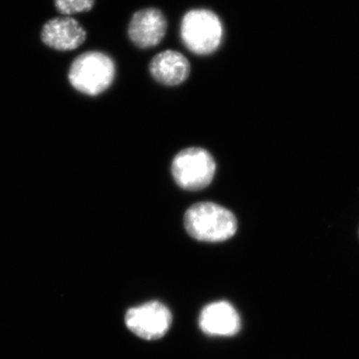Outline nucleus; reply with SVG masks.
Returning a JSON list of instances; mask_svg holds the SVG:
<instances>
[{
	"mask_svg": "<svg viewBox=\"0 0 359 359\" xmlns=\"http://www.w3.org/2000/svg\"><path fill=\"white\" fill-rule=\"evenodd\" d=\"M184 223L189 235L200 242H224L238 230L235 215L212 202L197 203L189 208Z\"/></svg>",
	"mask_w": 359,
	"mask_h": 359,
	"instance_id": "nucleus-1",
	"label": "nucleus"
},
{
	"mask_svg": "<svg viewBox=\"0 0 359 359\" xmlns=\"http://www.w3.org/2000/svg\"><path fill=\"white\" fill-rule=\"evenodd\" d=\"M115 77L112 59L102 52L90 51L78 56L70 66L68 79L77 91L96 96L109 88Z\"/></svg>",
	"mask_w": 359,
	"mask_h": 359,
	"instance_id": "nucleus-2",
	"label": "nucleus"
},
{
	"mask_svg": "<svg viewBox=\"0 0 359 359\" xmlns=\"http://www.w3.org/2000/svg\"><path fill=\"white\" fill-rule=\"evenodd\" d=\"M223 25L216 13L208 9H194L181 23V37L189 50L208 55L219 48L223 39Z\"/></svg>",
	"mask_w": 359,
	"mask_h": 359,
	"instance_id": "nucleus-3",
	"label": "nucleus"
},
{
	"mask_svg": "<svg viewBox=\"0 0 359 359\" xmlns=\"http://www.w3.org/2000/svg\"><path fill=\"white\" fill-rule=\"evenodd\" d=\"M171 171L175 182L182 189L199 191L212 183L216 174V162L205 149L188 148L174 158Z\"/></svg>",
	"mask_w": 359,
	"mask_h": 359,
	"instance_id": "nucleus-4",
	"label": "nucleus"
},
{
	"mask_svg": "<svg viewBox=\"0 0 359 359\" xmlns=\"http://www.w3.org/2000/svg\"><path fill=\"white\" fill-rule=\"evenodd\" d=\"M171 311L160 302H149L128 309L126 327L137 337L146 340L162 339L172 325Z\"/></svg>",
	"mask_w": 359,
	"mask_h": 359,
	"instance_id": "nucleus-5",
	"label": "nucleus"
},
{
	"mask_svg": "<svg viewBox=\"0 0 359 359\" xmlns=\"http://www.w3.org/2000/svg\"><path fill=\"white\" fill-rule=\"evenodd\" d=\"M167 32V20L157 8L137 11L130 21V39L140 48H151L162 41Z\"/></svg>",
	"mask_w": 359,
	"mask_h": 359,
	"instance_id": "nucleus-6",
	"label": "nucleus"
},
{
	"mask_svg": "<svg viewBox=\"0 0 359 359\" xmlns=\"http://www.w3.org/2000/svg\"><path fill=\"white\" fill-rule=\"evenodd\" d=\"M86 36L84 28L71 16L52 18L41 29L42 42L59 51L74 50L84 43Z\"/></svg>",
	"mask_w": 359,
	"mask_h": 359,
	"instance_id": "nucleus-7",
	"label": "nucleus"
},
{
	"mask_svg": "<svg viewBox=\"0 0 359 359\" xmlns=\"http://www.w3.org/2000/svg\"><path fill=\"white\" fill-rule=\"evenodd\" d=\"M199 325L202 332L212 337H233L241 330V318L230 302H212L203 309Z\"/></svg>",
	"mask_w": 359,
	"mask_h": 359,
	"instance_id": "nucleus-8",
	"label": "nucleus"
},
{
	"mask_svg": "<svg viewBox=\"0 0 359 359\" xmlns=\"http://www.w3.org/2000/svg\"><path fill=\"white\" fill-rule=\"evenodd\" d=\"M150 72L156 81L167 86L185 82L191 72L188 59L178 51L166 50L157 54L150 63Z\"/></svg>",
	"mask_w": 359,
	"mask_h": 359,
	"instance_id": "nucleus-9",
	"label": "nucleus"
},
{
	"mask_svg": "<svg viewBox=\"0 0 359 359\" xmlns=\"http://www.w3.org/2000/svg\"><path fill=\"white\" fill-rule=\"evenodd\" d=\"M94 4L95 0H54L58 13L65 16L87 13L91 11Z\"/></svg>",
	"mask_w": 359,
	"mask_h": 359,
	"instance_id": "nucleus-10",
	"label": "nucleus"
}]
</instances>
